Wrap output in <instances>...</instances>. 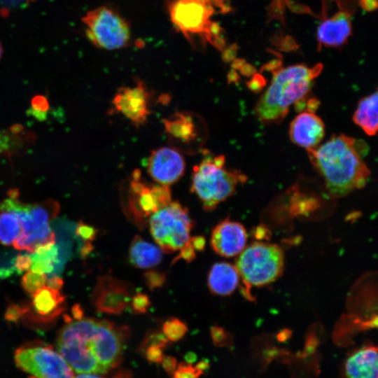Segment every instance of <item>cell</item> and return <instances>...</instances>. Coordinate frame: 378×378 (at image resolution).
Masks as SVG:
<instances>
[{
	"label": "cell",
	"instance_id": "obj_11",
	"mask_svg": "<svg viewBox=\"0 0 378 378\" xmlns=\"http://www.w3.org/2000/svg\"><path fill=\"white\" fill-rule=\"evenodd\" d=\"M162 124L169 146L187 155L203 151L208 128L199 114L188 111H176L163 118Z\"/></svg>",
	"mask_w": 378,
	"mask_h": 378
},
{
	"label": "cell",
	"instance_id": "obj_43",
	"mask_svg": "<svg viewBox=\"0 0 378 378\" xmlns=\"http://www.w3.org/2000/svg\"><path fill=\"white\" fill-rule=\"evenodd\" d=\"M195 367L203 372L209 368V362L207 360H202Z\"/></svg>",
	"mask_w": 378,
	"mask_h": 378
},
{
	"label": "cell",
	"instance_id": "obj_24",
	"mask_svg": "<svg viewBox=\"0 0 378 378\" xmlns=\"http://www.w3.org/2000/svg\"><path fill=\"white\" fill-rule=\"evenodd\" d=\"M21 234V225L18 216L8 210H0V243L11 246Z\"/></svg>",
	"mask_w": 378,
	"mask_h": 378
},
{
	"label": "cell",
	"instance_id": "obj_22",
	"mask_svg": "<svg viewBox=\"0 0 378 378\" xmlns=\"http://www.w3.org/2000/svg\"><path fill=\"white\" fill-rule=\"evenodd\" d=\"M162 251L155 245L135 235L129 248L130 263L139 269H149L159 265L162 260Z\"/></svg>",
	"mask_w": 378,
	"mask_h": 378
},
{
	"label": "cell",
	"instance_id": "obj_16",
	"mask_svg": "<svg viewBox=\"0 0 378 378\" xmlns=\"http://www.w3.org/2000/svg\"><path fill=\"white\" fill-rule=\"evenodd\" d=\"M25 312L22 318L35 326L53 323L66 309V297L59 290L44 286L31 295L24 304Z\"/></svg>",
	"mask_w": 378,
	"mask_h": 378
},
{
	"label": "cell",
	"instance_id": "obj_32",
	"mask_svg": "<svg viewBox=\"0 0 378 378\" xmlns=\"http://www.w3.org/2000/svg\"><path fill=\"white\" fill-rule=\"evenodd\" d=\"M162 346L157 344L147 346L143 351L146 359L153 363H161L164 356Z\"/></svg>",
	"mask_w": 378,
	"mask_h": 378
},
{
	"label": "cell",
	"instance_id": "obj_13",
	"mask_svg": "<svg viewBox=\"0 0 378 378\" xmlns=\"http://www.w3.org/2000/svg\"><path fill=\"white\" fill-rule=\"evenodd\" d=\"M132 291L127 281L108 274L101 275L92 290L91 302L99 313L118 315L131 302Z\"/></svg>",
	"mask_w": 378,
	"mask_h": 378
},
{
	"label": "cell",
	"instance_id": "obj_41",
	"mask_svg": "<svg viewBox=\"0 0 378 378\" xmlns=\"http://www.w3.org/2000/svg\"><path fill=\"white\" fill-rule=\"evenodd\" d=\"M111 378H132V374L130 370L122 369L117 371Z\"/></svg>",
	"mask_w": 378,
	"mask_h": 378
},
{
	"label": "cell",
	"instance_id": "obj_38",
	"mask_svg": "<svg viewBox=\"0 0 378 378\" xmlns=\"http://www.w3.org/2000/svg\"><path fill=\"white\" fill-rule=\"evenodd\" d=\"M46 284V286L50 288L60 290L64 284V281L59 275L51 274L47 278Z\"/></svg>",
	"mask_w": 378,
	"mask_h": 378
},
{
	"label": "cell",
	"instance_id": "obj_5",
	"mask_svg": "<svg viewBox=\"0 0 378 378\" xmlns=\"http://www.w3.org/2000/svg\"><path fill=\"white\" fill-rule=\"evenodd\" d=\"M202 154V159L192 168L190 191L203 209L211 211L232 196L247 177L239 170L227 167L223 155H215L204 149Z\"/></svg>",
	"mask_w": 378,
	"mask_h": 378
},
{
	"label": "cell",
	"instance_id": "obj_1",
	"mask_svg": "<svg viewBox=\"0 0 378 378\" xmlns=\"http://www.w3.org/2000/svg\"><path fill=\"white\" fill-rule=\"evenodd\" d=\"M66 317L56 349L74 372L104 374L120 364L130 336L127 326L104 319Z\"/></svg>",
	"mask_w": 378,
	"mask_h": 378
},
{
	"label": "cell",
	"instance_id": "obj_4",
	"mask_svg": "<svg viewBox=\"0 0 378 378\" xmlns=\"http://www.w3.org/2000/svg\"><path fill=\"white\" fill-rule=\"evenodd\" d=\"M59 209V202L53 199L34 204L22 202L17 189L9 190L7 197L0 202V210L14 213L20 222L21 234L13 245L18 250L31 253L40 246L55 243V234L50 224Z\"/></svg>",
	"mask_w": 378,
	"mask_h": 378
},
{
	"label": "cell",
	"instance_id": "obj_48",
	"mask_svg": "<svg viewBox=\"0 0 378 378\" xmlns=\"http://www.w3.org/2000/svg\"><path fill=\"white\" fill-rule=\"evenodd\" d=\"M2 55H3V47H2L1 43L0 42V59L2 57Z\"/></svg>",
	"mask_w": 378,
	"mask_h": 378
},
{
	"label": "cell",
	"instance_id": "obj_18",
	"mask_svg": "<svg viewBox=\"0 0 378 378\" xmlns=\"http://www.w3.org/2000/svg\"><path fill=\"white\" fill-rule=\"evenodd\" d=\"M324 135L325 125L323 120L312 111L300 113L289 126L291 141L306 150L318 146Z\"/></svg>",
	"mask_w": 378,
	"mask_h": 378
},
{
	"label": "cell",
	"instance_id": "obj_40",
	"mask_svg": "<svg viewBox=\"0 0 378 378\" xmlns=\"http://www.w3.org/2000/svg\"><path fill=\"white\" fill-rule=\"evenodd\" d=\"M15 271L13 264L7 267V266H0V278H6L11 275Z\"/></svg>",
	"mask_w": 378,
	"mask_h": 378
},
{
	"label": "cell",
	"instance_id": "obj_35",
	"mask_svg": "<svg viewBox=\"0 0 378 378\" xmlns=\"http://www.w3.org/2000/svg\"><path fill=\"white\" fill-rule=\"evenodd\" d=\"M211 335L214 344L217 346L226 345L227 343V335L225 330L218 326H213L211 328Z\"/></svg>",
	"mask_w": 378,
	"mask_h": 378
},
{
	"label": "cell",
	"instance_id": "obj_46",
	"mask_svg": "<svg viewBox=\"0 0 378 378\" xmlns=\"http://www.w3.org/2000/svg\"><path fill=\"white\" fill-rule=\"evenodd\" d=\"M74 378H105L99 376L97 374H78V375L74 377Z\"/></svg>",
	"mask_w": 378,
	"mask_h": 378
},
{
	"label": "cell",
	"instance_id": "obj_29",
	"mask_svg": "<svg viewBox=\"0 0 378 378\" xmlns=\"http://www.w3.org/2000/svg\"><path fill=\"white\" fill-rule=\"evenodd\" d=\"M74 232L77 239L92 242L97 234V230L90 225L79 221L75 226Z\"/></svg>",
	"mask_w": 378,
	"mask_h": 378
},
{
	"label": "cell",
	"instance_id": "obj_17",
	"mask_svg": "<svg viewBox=\"0 0 378 378\" xmlns=\"http://www.w3.org/2000/svg\"><path fill=\"white\" fill-rule=\"evenodd\" d=\"M246 240L247 234L244 227L237 221L225 219L213 229L210 242L217 254L231 258L244 250Z\"/></svg>",
	"mask_w": 378,
	"mask_h": 378
},
{
	"label": "cell",
	"instance_id": "obj_12",
	"mask_svg": "<svg viewBox=\"0 0 378 378\" xmlns=\"http://www.w3.org/2000/svg\"><path fill=\"white\" fill-rule=\"evenodd\" d=\"M17 366L36 378H74V372L53 347L29 344L15 352Z\"/></svg>",
	"mask_w": 378,
	"mask_h": 378
},
{
	"label": "cell",
	"instance_id": "obj_33",
	"mask_svg": "<svg viewBox=\"0 0 378 378\" xmlns=\"http://www.w3.org/2000/svg\"><path fill=\"white\" fill-rule=\"evenodd\" d=\"M24 312V304H10L6 310L4 318L8 322L16 323L22 318Z\"/></svg>",
	"mask_w": 378,
	"mask_h": 378
},
{
	"label": "cell",
	"instance_id": "obj_9",
	"mask_svg": "<svg viewBox=\"0 0 378 378\" xmlns=\"http://www.w3.org/2000/svg\"><path fill=\"white\" fill-rule=\"evenodd\" d=\"M125 195L126 214L139 227H144L147 218L172 201L170 187L148 183L139 169L132 172Z\"/></svg>",
	"mask_w": 378,
	"mask_h": 378
},
{
	"label": "cell",
	"instance_id": "obj_8",
	"mask_svg": "<svg viewBox=\"0 0 378 378\" xmlns=\"http://www.w3.org/2000/svg\"><path fill=\"white\" fill-rule=\"evenodd\" d=\"M150 232L162 251L172 253L180 250L190 238L194 226L187 207L172 201L153 214L148 220Z\"/></svg>",
	"mask_w": 378,
	"mask_h": 378
},
{
	"label": "cell",
	"instance_id": "obj_23",
	"mask_svg": "<svg viewBox=\"0 0 378 378\" xmlns=\"http://www.w3.org/2000/svg\"><path fill=\"white\" fill-rule=\"evenodd\" d=\"M378 94H372L362 98L353 115V120L368 135L374 136L377 131Z\"/></svg>",
	"mask_w": 378,
	"mask_h": 378
},
{
	"label": "cell",
	"instance_id": "obj_42",
	"mask_svg": "<svg viewBox=\"0 0 378 378\" xmlns=\"http://www.w3.org/2000/svg\"><path fill=\"white\" fill-rule=\"evenodd\" d=\"M361 6L365 10H374L377 7V0H361Z\"/></svg>",
	"mask_w": 378,
	"mask_h": 378
},
{
	"label": "cell",
	"instance_id": "obj_7",
	"mask_svg": "<svg viewBox=\"0 0 378 378\" xmlns=\"http://www.w3.org/2000/svg\"><path fill=\"white\" fill-rule=\"evenodd\" d=\"M235 267L247 289L265 286L282 274L284 253L276 244L254 242L239 254Z\"/></svg>",
	"mask_w": 378,
	"mask_h": 378
},
{
	"label": "cell",
	"instance_id": "obj_2",
	"mask_svg": "<svg viewBox=\"0 0 378 378\" xmlns=\"http://www.w3.org/2000/svg\"><path fill=\"white\" fill-rule=\"evenodd\" d=\"M307 151L332 197L346 196L366 185L370 171L363 160L367 153L363 141L343 134H333Z\"/></svg>",
	"mask_w": 378,
	"mask_h": 378
},
{
	"label": "cell",
	"instance_id": "obj_36",
	"mask_svg": "<svg viewBox=\"0 0 378 378\" xmlns=\"http://www.w3.org/2000/svg\"><path fill=\"white\" fill-rule=\"evenodd\" d=\"M196 257L195 250L192 246L190 240L180 249V252L176 258L173 260L174 263L179 259H183L188 262H192Z\"/></svg>",
	"mask_w": 378,
	"mask_h": 378
},
{
	"label": "cell",
	"instance_id": "obj_25",
	"mask_svg": "<svg viewBox=\"0 0 378 378\" xmlns=\"http://www.w3.org/2000/svg\"><path fill=\"white\" fill-rule=\"evenodd\" d=\"M162 330L169 341L177 342L185 336L188 332V327L182 320L172 317L164 322Z\"/></svg>",
	"mask_w": 378,
	"mask_h": 378
},
{
	"label": "cell",
	"instance_id": "obj_47",
	"mask_svg": "<svg viewBox=\"0 0 378 378\" xmlns=\"http://www.w3.org/2000/svg\"><path fill=\"white\" fill-rule=\"evenodd\" d=\"M210 1L212 3L214 6L218 8V0H210Z\"/></svg>",
	"mask_w": 378,
	"mask_h": 378
},
{
	"label": "cell",
	"instance_id": "obj_37",
	"mask_svg": "<svg viewBox=\"0 0 378 378\" xmlns=\"http://www.w3.org/2000/svg\"><path fill=\"white\" fill-rule=\"evenodd\" d=\"M161 363L163 369L169 375H172L177 368V360L172 356H164Z\"/></svg>",
	"mask_w": 378,
	"mask_h": 378
},
{
	"label": "cell",
	"instance_id": "obj_19",
	"mask_svg": "<svg viewBox=\"0 0 378 378\" xmlns=\"http://www.w3.org/2000/svg\"><path fill=\"white\" fill-rule=\"evenodd\" d=\"M349 15L344 11L323 21L317 30L320 43L328 46L342 45L351 34Z\"/></svg>",
	"mask_w": 378,
	"mask_h": 378
},
{
	"label": "cell",
	"instance_id": "obj_45",
	"mask_svg": "<svg viewBox=\"0 0 378 378\" xmlns=\"http://www.w3.org/2000/svg\"><path fill=\"white\" fill-rule=\"evenodd\" d=\"M197 356L195 353L189 352L185 356L186 362L192 364L196 360Z\"/></svg>",
	"mask_w": 378,
	"mask_h": 378
},
{
	"label": "cell",
	"instance_id": "obj_44",
	"mask_svg": "<svg viewBox=\"0 0 378 378\" xmlns=\"http://www.w3.org/2000/svg\"><path fill=\"white\" fill-rule=\"evenodd\" d=\"M218 8L221 11H227L230 9V6L227 4V0H218Z\"/></svg>",
	"mask_w": 378,
	"mask_h": 378
},
{
	"label": "cell",
	"instance_id": "obj_3",
	"mask_svg": "<svg viewBox=\"0 0 378 378\" xmlns=\"http://www.w3.org/2000/svg\"><path fill=\"white\" fill-rule=\"evenodd\" d=\"M321 69L320 64L312 67L295 64L275 71L270 85L255 104V114L258 120L265 125L281 122L290 107L308 94Z\"/></svg>",
	"mask_w": 378,
	"mask_h": 378
},
{
	"label": "cell",
	"instance_id": "obj_31",
	"mask_svg": "<svg viewBox=\"0 0 378 378\" xmlns=\"http://www.w3.org/2000/svg\"><path fill=\"white\" fill-rule=\"evenodd\" d=\"M130 303L135 313L144 314L147 312L150 304V301L147 295L142 293H137L132 296Z\"/></svg>",
	"mask_w": 378,
	"mask_h": 378
},
{
	"label": "cell",
	"instance_id": "obj_20",
	"mask_svg": "<svg viewBox=\"0 0 378 378\" xmlns=\"http://www.w3.org/2000/svg\"><path fill=\"white\" fill-rule=\"evenodd\" d=\"M239 275L235 266L225 262L213 265L209 272L207 284L211 293L226 296L237 287Z\"/></svg>",
	"mask_w": 378,
	"mask_h": 378
},
{
	"label": "cell",
	"instance_id": "obj_6",
	"mask_svg": "<svg viewBox=\"0 0 378 378\" xmlns=\"http://www.w3.org/2000/svg\"><path fill=\"white\" fill-rule=\"evenodd\" d=\"M166 6L171 22L191 44L198 41L202 46L223 47L221 29L211 19L214 6L210 0H167Z\"/></svg>",
	"mask_w": 378,
	"mask_h": 378
},
{
	"label": "cell",
	"instance_id": "obj_10",
	"mask_svg": "<svg viewBox=\"0 0 378 378\" xmlns=\"http://www.w3.org/2000/svg\"><path fill=\"white\" fill-rule=\"evenodd\" d=\"M81 20L85 26L88 39L97 48L113 50L130 43L131 31L128 22L108 6H99L88 11Z\"/></svg>",
	"mask_w": 378,
	"mask_h": 378
},
{
	"label": "cell",
	"instance_id": "obj_26",
	"mask_svg": "<svg viewBox=\"0 0 378 378\" xmlns=\"http://www.w3.org/2000/svg\"><path fill=\"white\" fill-rule=\"evenodd\" d=\"M47 278L46 274L27 270L22 277L21 286L24 292L31 296L38 290L46 286Z\"/></svg>",
	"mask_w": 378,
	"mask_h": 378
},
{
	"label": "cell",
	"instance_id": "obj_15",
	"mask_svg": "<svg viewBox=\"0 0 378 378\" xmlns=\"http://www.w3.org/2000/svg\"><path fill=\"white\" fill-rule=\"evenodd\" d=\"M146 169L155 183L170 187L183 176L186 160L183 153L174 148L162 146L150 152Z\"/></svg>",
	"mask_w": 378,
	"mask_h": 378
},
{
	"label": "cell",
	"instance_id": "obj_28",
	"mask_svg": "<svg viewBox=\"0 0 378 378\" xmlns=\"http://www.w3.org/2000/svg\"><path fill=\"white\" fill-rule=\"evenodd\" d=\"M48 102L46 97L42 95L34 97L31 101V113L40 120H43L46 117L48 110Z\"/></svg>",
	"mask_w": 378,
	"mask_h": 378
},
{
	"label": "cell",
	"instance_id": "obj_30",
	"mask_svg": "<svg viewBox=\"0 0 378 378\" xmlns=\"http://www.w3.org/2000/svg\"><path fill=\"white\" fill-rule=\"evenodd\" d=\"M203 372L192 364L187 362H181L178 364L172 378H198Z\"/></svg>",
	"mask_w": 378,
	"mask_h": 378
},
{
	"label": "cell",
	"instance_id": "obj_27",
	"mask_svg": "<svg viewBox=\"0 0 378 378\" xmlns=\"http://www.w3.org/2000/svg\"><path fill=\"white\" fill-rule=\"evenodd\" d=\"M144 278L146 285L151 290L163 286L167 279L166 274L158 270L147 271Z\"/></svg>",
	"mask_w": 378,
	"mask_h": 378
},
{
	"label": "cell",
	"instance_id": "obj_34",
	"mask_svg": "<svg viewBox=\"0 0 378 378\" xmlns=\"http://www.w3.org/2000/svg\"><path fill=\"white\" fill-rule=\"evenodd\" d=\"M13 264L15 271L18 274H21L24 271L31 269L32 259L29 254H19L13 259Z\"/></svg>",
	"mask_w": 378,
	"mask_h": 378
},
{
	"label": "cell",
	"instance_id": "obj_14",
	"mask_svg": "<svg viewBox=\"0 0 378 378\" xmlns=\"http://www.w3.org/2000/svg\"><path fill=\"white\" fill-rule=\"evenodd\" d=\"M151 94L144 82L136 79L132 86L120 87L115 93L111 104L120 113L139 128L145 125L151 113Z\"/></svg>",
	"mask_w": 378,
	"mask_h": 378
},
{
	"label": "cell",
	"instance_id": "obj_21",
	"mask_svg": "<svg viewBox=\"0 0 378 378\" xmlns=\"http://www.w3.org/2000/svg\"><path fill=\"white\" fill-rule=\"evenodd\" d=\"M377 349L366 346L352 354L345 365L348 378H377Z\"/></svg>",
	"mask_w": 378,
	"mask_h": 378
},
{
	"label": "cell",
	"instance_id": "obj_39",
	"mask_svg": "<svg viewBox=\"0 0 378 378\" xmlns=\"http://www.w3.org/2000/svg\"><path fill=\"white\" fill-rule=\"evenodd\" d=\"M190 241L195 251H202L205 247V238L203 236H195L190 238Z\"/></svg>",
	"mask_w": 378,
	"mask_h": 378
}]
</instances>
